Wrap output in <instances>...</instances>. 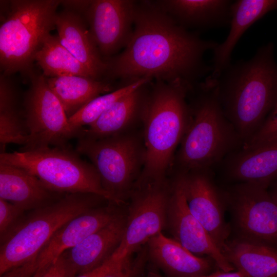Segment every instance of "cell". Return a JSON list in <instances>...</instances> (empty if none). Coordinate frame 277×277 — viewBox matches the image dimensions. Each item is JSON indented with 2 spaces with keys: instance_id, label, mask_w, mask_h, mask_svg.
Here are the masks:
<instances>
[{
  "instance_id": "obj_20",
  "label": "cell",
  "mask_w": 277,
  "mask_h": 277,
  "mask_svg": "<svg viewBox=\"0 0 277 277\" xmlns=\"http://www.w3.org/2000/svg\"><path fill=\"white\" fill-rule=\"evenodd\" d=\"M65 194L51 190L22 168L0 163V198L25 211L44 207Z\"/></svg>"
},
{
  "instance_id": "obj_39",
  "label": "cell",
  "mask_w": 277,
  "mask_h": 277,
  "mask_svg": "<svg viewBox=\"0 0 277 277\" xmlns=\"http://www.w3.org/2000/svg\"><path fill=\"white\" fill-rule=\"evenodd\" d=\"M146 277H161V276L154 272H150L148 274V275Z\"/></svg>"
},
{
  "instance_id": "obj_14",
  "label": "cell",
  "mask_w": 277,
  "mask_h": 277,
  "mask_svg": "<svg viewBox=\"0 0 277 277\" xmlns=\"http://www.w3.org/2000/svg\"><path fill=\"white\" fill-rule=\"evenodd\" d=\"M166 226L174 240L192 253L207 255L223 271L235 269L189 210L179 173L171 183Z\"/></svg>"
},
{
  "instance_id": "obj_1",
  "label": "cell",
  "mask_w": 277,
  "mask_h": 277,
  "mask_svg": "<svg viewBox=\"0 0 277 277\" xmlns=\"http://www.w3.org/2000/svg\"><path fill=\"white\" fill-rule=\"evenodd\" d=\"M218 44L179 25L154 1H136L132 36L121 53L106 61V80H180L194 86L210 75L204 57Z\"/></svg>"
},
{
  "instance_id": "obj_5",
  "label": "cell",
  "mask_w": 277,
  "mask_h": 277,
  "mask_svg": "<svg viewBox=\"0 0 277 277\" xmlns=\"http://www.w3.org/2000/svg\"><path fill=\"white\" fill-rule=\"evenodd\" d=\"M0 26V66L7 75L32 72L36 53L55 28L61 1H6Z\"/></svg>"
},
{
  "instance_id": "obj_4",
  "label": "cell",
  "mask_w": 277,
  "mask_h": 277,
  "mask_svg": "<svg viewBox=\"0 0 277 277\" xmlns=\"http://www.w3.org/2000/svg\"><path fill=\"white\" fill-rule=\"evenodd\" d=\"M191 92L190 118L176 157L180 172L212 169L243 146L223 111L216 79L209 75Z\"/></svg>"
},
{
  "instance_id": "obj_36",
  "label": "cell",
  "mask_w": 277,
  "mask_h": 277,
  "mask_svg": "<svg viewBox=\"0 0 277 277\" xmlns=\"http://www.w3.org/2000/svg\"><path fill=\"white\" fill-rule=\"evenodd\" d=\"M196 277H246L242 272L240 271L231 272H225L222 270L217 271L206 275H201Z\"/></svg>"
},
{
  "instance_id": "obj_13",
  "label": "cell",
  "mask_w": 277,
  "mask_h": 277,
  "mask_svg": "<svg viewBox=\"0 0 277 277\" xmlns=\"http://www.w3.org/2000/svg\"><path fill=\"white\" fill-rule=\"evenodd\" d=\"M136 1L92 0L83 14L102 57L107 60L128 43Z\"/></svg>"
},
{
  "instance_id": "obj_6",
  "label": "cell",
  "mask_w": 277,
  "mask_h": 277,
  "mask_svg": "<svg viewBox=\"0 0 277 277\" xmlns=\"http://www.w3.org/2000/svg\"><path fill=\"white\" fill-rule=\"evenodd\" d=\"M103 199H105L91 193H67L24 215L1 241L0 274L37 257L58 229L76 216L95 207Z\"/></svg>"
},
{
  "instance_id": "obj_10",
  "label": "cell",
  "mask_w": 277,
  "mask_h": 277,
  "mask_svg": "<svg viewBox=\"0 0 277 277\" xmlns=\"http://www.w3.org/2000/svg\"><path fill=\"white\" fill-rule=\"evenodd\" d=\"M171 187L165 180L136 187L122 241L109 259L117 264L129 261L142 245L161 232L166 226Z\"/></svg>"
},
{
  "instance_id": "obj_26",
  "label": "cell",
  "mask_w": 277,
  "mask_h": 277,
  "mask_svg": "<svg viewBox=\"0 0 277 277\" xmlns=\"http://www.w3.org/2000/svg\"><path fill=\"white\" fill-rule=\"evenodd\" d=\"M28 131L20 95L10 75L0 76V143L2 152L8 144L23 145L27 141Z\"/></svg>"
},
{
  "instance_id": "obj_27",
  "label": "cell",
  "mask_w": 277,
  "mask_h": 277,
  "mask_svg": "<svg viewBox=\"0 0 277 277\" xmlns=\"http://www.w3.org/2000/svg\"><path fill=\"white\" fill-rule=\"evenodd\" d=\"M34 61L46 77L75 75L94 78L89 71L61 44L57 35L50 34L45 38Z\"/></svg>"
},
{
  "instance_id": "obj_28",
  "label": "cell",
  "mask_w": 277,
  "mask_h": 277,
  "mask_svg": "<svg viewBox=\"0 0 277 277\" xmlns=\"http://www.w3.org/2000/svg\"><path fill=\"white\" fill-rule=\"evenodd\" d=\"M151 81L147 78H140L124 84L111 92L95 97L69 117V123L75 129H82L84 126H89L96 121L117 100Z\"/></svg>"
},
{
  "instance_id": "obj_34",
  "label": "cell",
  "mask_w": 277,
  "mask_h": 277,
  "mask_svg": "<svg viewBox=\"0 0 277 277\" xmlns=\"http://www.w3.org/2000/svg\"><path fill=\"white\" fill-rule=\"evenodd\" d=\"M133 268L130 260L112 269L102 277H132Z\"/></svg>"
},
{
  "instance_id": "obj_21",
  "label": "cell",
  "mask_w": 277,
  "mask_h": 277,
  "mask_svg": "<svg viewBox=\"0 0 277 277\" xmlns=\"http://www.w3.org/2000/svg\"><path fill=\"white\" fill-rule=\"evenodd\" d=\"M277 9V0H236L231 8L230 31L225 41L212 50V72L216 79L230 64L232 52L246 31L267 13Z\"/></svg>"
},
{
  "instance_id": "obj_23",
  "label": "cell",
  "mask_w": 277,
  "mask_h": 277,
  "mask_svg": "<svg viewBox=\"0 0 277 277\" xmlns=\"http://www.w3.org/2000/svg\"><path fill=\"white\" fill-rule=\"evenodd\" d=\"M150 82L117 100L88 128H83L80 137L98 139L124 133L141 118Z\"/></svg>"
},
{
  "instance_id": "obj_31",
  "label": "cell",
  "mask_w": 277,
  "mask_h": 277,
  "mask_svg": "<svg viewBox=\"0 0 277 277\" xmlns=\"http://www.w3.org/2000/svg\"><path fill=\"white\" fill-rule=\"evenodd\" d=\"M76 275L62 253L47 267L42 277H75Z\"/></svg>"
},
{
  "instance_id": "obj_9",
  "label": "cell",
  "mask_w": 277,
  "mask_h": 277,
  "mask_svg": "<svg viewBox=\"0 0 277 277\" xmlns=\"http://www.w3.org/2000/svg\"><path fill=\"white\" fill-rule=\"evenodd\" d=\"M28 77L30 85L23 101L28 137L20 151L64 146L71 139L78 138L83 128L75 129L70 125L62 103L43 73L33 70Z\"/></svg>"
},
{
  "instance_id": "obj_29",
  "label": "cell",
  "mask_w": 277,
  "mask_h": 277,
  "mask_svg": "<svg viewBox=\"0 0 277 277\" xmlns=\"http://www.w3.org/2000/svg\"><path fill=\"white\" fill-rule=\"evenodd\" d=\"M277 140V104L261 127L242 147L251 148Z\"/></svg>"
},
{
  "instance_id": "obj_38",
  "label": "cell",
  "mask_w": 277,
  "mask_h": 277,
  "mask_svg": "<svg viewBox=\"0 0 277 277\" xmlns=\"http://www.w3.org/2000/svg\"><path fill=\"white\" fill-rule=\"evenodd\" d=\"M47 268L38 269L32 277H42Z\"/></svg>"
},
{
  "instance_id": "obj_16",
  "label": "cell",
  "mask_w": 277,
  "mask_h": 277,
  "mask_svg": "<svg viewBox=\"0 0 277 277\" xmlns=\"http://www.w3.org/2000/svg\"><path fill=\"white\" fill-rule=\"evenodd\" d=\"M221 163L229 179L268 189L277 180V140L251 148L241 147Z\"/></svg>"
},
{
  "instance_id": "obj_7",
  "label": "cell",
  "mask_w": 277,
  "mask_h": 277,
  "mask_svg": "<svg viewBox=\"0 0 277 277\" xmlns=\"http://www.w3.org/2000/svg\"><path fill=\"white\" fill-rule=\"evenodd\" d=\"M0 163L25 170L53 191L62 194H94L115 204L112 196L104 189L94 165L83 160L70 144L1 152Z\"/></svg>"
},
{
  "instance_id": "obj_30",
  "label": "cell",
  "mask_w": 277,
  "mask_h": 277,
  "mask_svg": "<svg viewBox=\"0 0 277 277\" xmlns=\"http://www.w3.org/2000/svg\"><path fill=\"white\" fill-rule=\"evenodd\" d=\"M25 211L0 198V238L4 239L24 217Z\"/></svg>"
},
{
  "instance_id": "obj_15",
  "label": "cell",
  "mask_w": 277,
  "mask_h": 277,
  "mask_svg": "<svg viewBox=\"0 0 277 277\" xmlns=\"http://www.w3.org/2000/svg\"><path fill=\"white\" fill-rule=\"evenodd\" d=\"M114 204L93 207L69 220L58 229L38 253V269L48 267L64 251L77 245L102 228L119 213Z\"/></svg>"
},
{
  "instance_id": "obj_35",
  "label": "cell",
  "mask_w": 277,
  "mask_h": 277,
  "mask_svg": "<svg viewBox=\"0 0 277 277\" xmlns=\"http://www.w3.org/2000/svg\"><path fill=\"white\" fill-rule=\"evenodd\" d=\"M91 1H61L65 9L78 13L82 15L89 5Z\"/></svg>"
},
{
  "instance_id": "obj_18",
  "label": "cell",
  "mask_w": 277,
  "mask_h": 277,
  "mask_svg": "<svg viewBox=\"0 0 277 277\" xmlns=\"http://www.w3.org/2000/svg\"><path fill=\"white\" fill-rule=\"evenodd\" d=\"M126 221L125 216L120 213L81 243L63 253L76 275L99 267L111 256L122 241Z\"/></svg>"
},
{
  "instance_id": "obj_25",
  "label": "cell",
  "mask_w": 277,
  "mask_h": 277,
  "mask_svg": "<svg viewBox=\"0 0 277 277\" xmlns=\"http://www.w3.org/2000/svg\"><path fill=\"white\" fill-rule=\"evenodd\" d=\"M46 80L68 118L95 97L116 89L110 81L80 75L46 77Z\"/></svg>"
},
{
  "instance_id": "obj_37",
  "label": "cell",
  "mask_w": 277,
  "mask_h": 277,
  "mask_svg": "<svg viewBox=\"0 0 277 277\" xmlns=\"http://www.w3.org/2000/svg\"><path fill=\"white\" fill-rule=\"evenodd\" d=\"M267 190L272 199L277 204V180L269 186Z\"/></svg>"
},
{
  "instance_id": "obj_33",
  "label": "cell",
  "mask_w": 277,
  "mask_h": 277,
  "mask_svg": "<svg viewBox=\"0 0 277 277\" xmlns=\"http://www.w3.org/2000/svg\"><path fill=\"white\" fill-rule=\"evenodd\" d=\"M122 264H117L109 259L99 267L86 272L78 274L75 277H102Z\"/></svg>"
},
{
  "instance_id": "obj_17",
  "label": "cell",
  "mask_w": 277,
  "mask_h": 277,
  "mask_svg": "<svg viewBox=\"0 0 277 277\" xmlns=\"http://www.w3.org/2000/svg\"><path fill=\"white\" fill-rule=\"evenodd\" d=\"M83 16L64 9L57 12L55 28L61 44L91 73L94 78L102 80L107 69L93 41Z\"/></svg>"
},
{
  "instance_id": "obj_19",
  "label": "cell",
  "mask_w": 277,
  "mask_h": 277,
  "mask_svg": "<svg viewBox=\"0 0 277 277\" xmlns=\"http://www.w3.org/2000/svg\"><path fill=\"white\" fill-rule=\"evenodd\" d=\"M179 25L189 30H207L230 25L231 0L154 1Z\"/></svg>"
},
{
  "instance_id": "obj_22",
  "label": "cell",
  "mask_w": 277,
  "mask_h": 277,
  "mask_svg": "<svg viewBox=\"0 0 277 277\" xmlns=\"http://www.w3.org/2000/svg\"><path fill=\"white\" fill-rule=\"evenodd\" d=\"M149 255L167 277H196L209 274L213 261L198 257L174 239L160 232L148 242ZM215 264V263H214Z\"/></svg>"
},
{
  "instance_id": "obj_2",
  "label": "cell",
  "mask_w": 277,
  "mask_h": 277,
  "mask_svg": "<svg viewBox=\"0 0 277 277\" xmlns=\"http://www.w3.org/2000/svg\"><path fill=\"white\" fill-rule=\"evenodd\" d=\"M274 45L259 47L248 60L231 64L216 78L224 113L243 145L277 104V63Z\"/></svg>"
},
{
  "instance_id": "obj_12",
  "label": "cell",
  "mask_w": 277,
  "mask_h": 277,
  "mask_svg": "<svg viewBox=\"0 0 277 277\" xmlns=\"http://www.w3.org/2000/svg\"><path fill=\"white\" fill-rule=\"evenodd\" d=\"M188 207L223 251L230 233L224 219V192L215 184L212 169L179 172Z\"/></svg>"
},
{
  "instance_id": "obj_24",
  "label": "cell",
  "mask_w": 277,
  "mask_h": 277,
  "mask_svg": "<svg viewBox=\"0 0 277 277\" xmlns=\"http://www.w3.org/2000/svg\"><path fill=\"white\" fill-rule=\"evenodd\" d=\"M222 253L246 277H277V248L238 238L228 241Z\"/></svg>"
},
{
  "instance_id": "obj_32",
  "label": "cell",
  "mask_w": 277,
  "mask_h": 277,
  "mask_svg": "<svg viewBox=\"0 0 277 277\" xmlns=\"http://www.w3.org/2000/svg\"><path fill=\"white\" fill-rule=\"evenodd\" d=\"M36 258L8 270L1 277H32L38 269Z\"/></svg>"
},
{
  "instance_id": "obj_3",
  "label": "cell",
  "mask_w": 277,
  "mask_h": 277,
  "mask_svg": "<svg viewBox=\"0 0 277 277\" xmlns=\"http://www.w3.org/2000/svg\"><path fill=\"white\" fill-rule=\"evenodd\" d=\"M152 81L141 117L144 125L145 159L135 187L166 180L190 116L186 99L192 86L180 80Z\"/></svg>"
},
{
  "instance_id": "obj_8",
  "label": "cell",
  "mask_w": 277,
  "mask_h": 277,
  "mask_svg": "<svg viewBox=\"0 0 277 277\" xmlns=\"http://www.w3.org/2000/svg\"><path fill=\"white\" fill-rule=\"evenodd\" d=\"M75 149L95 167L104 189L115 204L123 203L143 168L144 144L134 135L124 132L98 139L80 137Z\"/></svg>"
},
{
  "instance_id": "obj_11",
  "label": "cell",
  "mask_w": 277,
  "mask_h": 277,
  "mask_svg": "<svg viewBox=\"0 0 277 277\" xmlns=\"http://www.w3.org/2000/svg\"><path fill=\"white\" fill-rule=\"evenodd\" d=\"M224 194L239 238L277 248V204L267 189L239 183Z\"/></svg>"
}]
</instances>
